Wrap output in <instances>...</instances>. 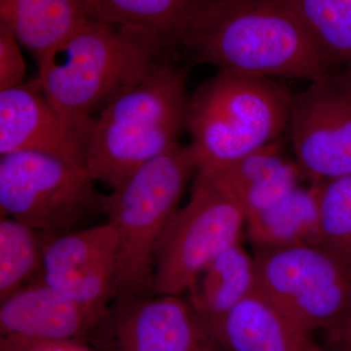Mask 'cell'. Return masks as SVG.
Masks as SVG:
<instances>
[{
	"label": "cell",
	"instance_id": "7c38bea8",
	"mask_svg": "<svg viewBox=\"0 0 351 351\" xmlns=\"http://www.w3.org/2000/svg\"><path fill=\"white\" fill-rule=\"evenodd\" d=\"M101 318L43 279L1 302L0 351H29L60 343H80Z\"/></svg>",
	"mask_w": 351,
	"mask_h": 351
},
{
	"label": "cell",
	"instance_id": "8fae6325",
	"mask_svg": "<svg viewBox=\"0 0 351 351\" xmlns=\"http://www.w3.org/2000/svg\"><path fill=\"white\" fill-rule=\"evenodd\" d=\"M94 331L101 332L106 351H195L208 343L193 307L182 295L115 301Z\"/></svg>",
	"mask_w": 351,
	"mask_h": 351
},
{
	"label": "cell",
	"instance_id": "9a60e30c",
	"mask_svg": "<svg viewBox=\"0 0 351 351\" xmlns=\"http://www.w3.org/2000/svg\"><path fill=\"white\" fill-rule=\"evenodd\" d=\"M207 176L243 211L246 219L263 211L299 186L302 173L284 154L280 138Z\"/></svg>",
	"mask_w": 351,
	"mask_h": 351
},
{
	"label": "cell",
	"instance_id": "5bb4252c",
	"mask_svg": "<svg viewBox=\"0 0 351 351\" xmlns=\"http://www.w3.org/2000/svg\"><path fill=\"white\" fill-rule=\"evenodd\" d=\"M228 351H321L274 304L254 290L205 332Z\"/></svg>",
	"mask_w": 351,
	"mask_h": 351
},
{
	"label": "cell",
	"instance_id": "3957f363",
	"mask_svg": "<svg viewBox=\"0 0 351 351\" xmlns=\"http://www.w3.org/2000/svg\"><path fill=\"white\" fill-rule=\"evenodd\" d=\"M186 73L161 60L101 112L88 143L85 166L113 189L149 161L179 145L188 129Z\"/></svg>",
	"mask_w": 351,
	"mask_h": 351
},
{
	"label": "cell",
	"instance_id": "cb8c5ba5",
	"mask_svg": "<svg viewBox=\"0 0 351 351\" xmlns=\"http://www.w3.org/2000/svg\"><path fill=\"white\" fill-rule=\"evenodd\" d=\"M329 332V341L337 351H351V307L343 319Z\"/></svg>",
	"mask_w": 351,
	"mask_h": 351
},
{
	"label": "cell",
	"instance_id": "d4e9b609",
	"mask_svg": "<svg viewBox=\"0 0 351 351\" xmlns=\"http://www.w3.org/2000/svg\"><path fill=\"white\" fill-rule=\"evenodd\" d=\"M29 351H91L84 348L80 343H53L34 348Z\"/></svg>",
	"mask_w": 351,
	"mask_h": 351
},
{
	"label": "cell",
	"instance_id": "e0dca14e",
	"mask_svg": "<svg viewBox=\"0 0 351 351\" xmlns=\"http://www.w3.org/2000/svg\"><path fill=\"white\" fill-rule=\"evenodd\" d=\"M255 285V261L240 243L208 263L188 292V302L204 334L251 294Z\"/></svg>",
	"mask_w": 351,
	"mask_h": 351
},
{
	"label": "cell",
	"instance_id": "ffe728a7",
	"mask_svg": "<svg viewBox=\"0 0 351 351\" xmlns=\"http://www.w3.org/2000/svg\"><path fill=\"white\" fill-rule=\"evenodd\" d=\"M46 235L17 219L0 221V301L41 278Z\"/></svg>",
	"mask_w": 351,
	"mask_h": 351
},
{
	"label": "cell",
	"instance_id": "2e32d148",
	"mask_svg": "<svg viewBox=\"0 0 351 351\" xmlns=\"http://www.w3.org/2000/svg\"><path fill=\"white\" fill-rule=\"evenodd\" d=\"M88 19L83 0H0V24L36 60L68 40Z\"/></svg>",
	"mask_w": 351,
	"mask_h": 351
},
{
	"label": "cell",
	"instance_id": "30bf717a",
	"mask_svg": "<svg viewBox=\"0 0 351 351\" xmlns=\"http://www.w3.org/2000/svg\"><path fill=\"white\" fill-rule=\"evenodd\" d=\"M117 249L119 237L108 221L46 235L40 279L101 318L115 297Z\"/></svg>",
	"mask_w": 351,
	"mask_h": 351
},
{
	"label": "cell",
	"instance_id": "603a6c76",
	"mask_svg": "<svg viewBox=\"0 0 351 351\" xmlns=\"http://www.w3.org/2000/svg\"><path fill=\"white\" fill-rule=\"evenodd\" d=\"M25 77V64L20 43L6 25L0 24V91L20 86Z\"/></svg>",
	"mask_w": 351,
	"mask_h": 351
},
{
	"label": "cell",
	"instance_id": "44dd1931",
	"mask_svg": "<svg viewBox=\"0 0 351 351\" xmlns=\"http://www.w3.org/2000/svg\"><path fill=\"white\" fill-rule=\"evenodd\" d=\"M332 63L351 66V0H282Z\"/></svg>",
	"mask_w": 351,
	"mask_h": 351
},
{
	"label": "cell",
	"instance_id": "7a4b0ae2",
	"mask_svg": "<svg viewBox=\"0 0 351 351\" xmlns=\"http://www.w3.org/2000/svg\"><path fill=\"white\" fill-rule=\"evenodd\" d=\"M166 51L140 32L89 18L38 60V77L51 104L88 145L101 112L137 85Z\"/></svg>",
	"mask_w": 351,
	"mask_h": 351
},
{
	"label": "cell",
	"instance_id": "ba28073f",
	"mask_svg": "<svg viewBox=\"0 0 351 351\" xmlns=\"http://www.w3.org/2000/svg\"><path fill=\"white\" fill-rule=\"evenodd\" d=\"M245 225L239 205L195 172L191 199L176 212L159 244L152 294H188L208 263L239 243Z\"/></svg>",
	"mask_w": 351,
	"mask_h": 351
},
{
	"label": "cell",
	"instance_id": "5b68a950",
	"mask_svg": "<svg viewBox=\"0 0 351 351\" xmlns=\"http://www.w3.org/2000/svg\"><path fill=\"white\" fill-rule=\"evenodd\" d=\"M193 172L189 147L177 145L104 196L103 211L119 237L115 301L154 295L159 244Z\"/></svg>",
	"mask_w": 351,
	"mask_h": 351
},
{
	"label": "cell",
	"instance_id": "ac0fdd59",
	"mask_svg": "<svg viewBox=\"0 0 351 351\" xmlns=\"http://www.w3.org/2000/svg\"><path fill=\"white\" fill-rule=\"evenodd\" d=\"M91 19L140 32L165 49L181 44L202 0H83Z\"/></svg>",
	"mask_w": 351,
	"mask_h": 351
},
{
	"label": "cell",
	"instance_id": "d6986e66",
	"mask_svg": "<svg viewBox=\"0 0 351 351\" xmlns=\"http://www.w3.org/2000/svg\"><path fill=\"white\" fill-rule=\"evenodd\" d=\"M256 251L319 245V209L313 186H298L263 211L246 219Z\"/></svg>",
	"mask_w": 351,
	"mask_h": 351
},
{
	"label": "cell",
	"instance_id": "9c48e42d",
	"mask_svg": "<svg viewBox=\"0 0 351 351\" xmlns=\"http://www.w3.org/2000/svg\"><path fill=\"white\" fill-rule=\"evenodd\" d=\"M289 132L295 162L313 184L351 175V80L336 71L293 98Z\"/></svg>",
	"mask_w": 351,
	"mask_h": 351
},
{
	"label": "cell",
	"instance_id": "277c9868",
	"mask_svg": "<svg viewBox=\"0 0 351 351\" xmlns=\"http://www.w3.org/2000/svg\"><path fill=\"white\" fill-rule=\"evenodd\" d=\"M292 101L270 78L219 71L191 99L189 149L195 172L221 169L280 138Z\"/></svg>",
	"mask_w": 351,
	"mask_h": 351
},
{
	"label": "cell",
	"instance_id": "8992f818",
	"mask_svg": "<svg viewBox=\"0 0 351 351\" xmlns=\"http://www.w3.org/2000/svg\"><path fill=\"white\" fill-rule=\"evenodd\" d=\"M84 164L39 152H17L0 159L1 217L17 219L49 237L71 232L103 211L104 196Z\"/></svg>",
	"mask_w": 351,
	"mask_h": 351
},
{
	"label": "cell",
	"instance_id": "52a82bcc",
	"mask_svg": "<svg viewBox=\"0 0 351 351\" xmlns=\"http://www.w3.org/2000/svg\"><path fill=\"white\" fill-rule=\"evenodd\" d=\"M255 290L311 334L338 325L351 307V267L319 245L256 251Z\"/></svg>",
	"mask_w": 351,
	"mask_h": 351
},
{
	"label": "cell",
	"instance_id": "6da1fadb",
	"mask_svg": "<svg viewBox=\"0 0 351 351\" xmlns=\"http://www.w3.org/2000/svg\"><path fill=\"white\" fill-rule=\"evenodd\" d=\"M197 63L309 82L336 64L282 0H202L180 44Z\"/></svg>",
	"mask_w": 351,
	"mask_h": 351
},
{
	"label": "cell",
	"instance_id": "7402d4cb",
	"mask_svg": "<svg viewBox=\"0 0 351 351\" xmlns=\"http://www.w3.org/2000/svg\"><path fill=\"white\" fill-rule=\"evenodd\" d=\"M313 186L319 209V246L351 267V175Z\"/></svg>",
	"mask_w": 351,
	"mask_h": 351
},
{
	"label": "cell",
	"instance_id": "4fadbf2b",
	"mask_svg": "<svg viewBox=\"0 0 351 351\" xmlns=\"http://www.w3.org/2000/svg\"><path fill=\"white\" fill-rule=\"evenodd\" d=\"M87 145L69 128L38 77L0 91V154L39 152L84 164Z\"/></svg>",
	"mask_w": 351,
	"mask_h": 351
}]
</instances>
